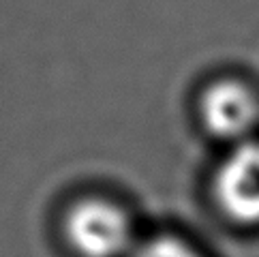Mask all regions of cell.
Returning <instances> with one entry per match:
<instances>
[{
  "label": "cell",
  "mask_w": 259,
  "mask_h": 257,
  "mask_svg": "<svg viewBox=\"0 0 259 257\" xmlns=\"http://www.w3.org/2000/svg\"><path fill=\"white\" fill-rule=\"evenodd\" d=\"M67 238L81 257H126L135 249L133 223L114 201L90 197L71 208Z\"/></svg>",
  "instance_id": "cell-1"
},
{
  "label": "cell",
  "mask_w": 259,
  "mask_h": 257,
  "mask_svg": "<svg viewBox=\"0 0 259 257\" xmlns=\"http://www.w3.org/2000/svg\"><path fill=\"white\" fill-rule=\"evenodd\" d=\"M214 197L223 212L244 225H259V142L242 140L214 176Z\"/></svg>",
  "instance_id": "cell-2"
},
{
  "label": "cell",
  "mask_w": 259,
  "mask_h": 257,
  "mask_svg": "<svg viewBox=\"0 0 259 257\" xmlns=\"http://www.w3.org/2000/svg\"><path fill=\"white\" fill-rule=\"evenodd\" d=\"M201 118L212 135L238 144L248 140L259 124V99L242 81H217L203 93Z\"/></svg>",
  "instance_id": "cell-3"
},
{
  "label": "cell",
  "mask_w": 259,
  "mask_h": 257,
  "mask_svg": "<svg viewBox=\"0 0 259 257\" xmlns=\"http://www.w3.org/2000/svg\"><path fill=\"white\" fill-rule=\"evenodd\" d=\"M128 257H201V253L176 236H156L137 244Z\"/></svg>",
  "instance_id": "cell-4"
}]
</instances>
